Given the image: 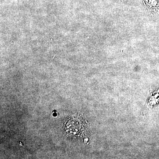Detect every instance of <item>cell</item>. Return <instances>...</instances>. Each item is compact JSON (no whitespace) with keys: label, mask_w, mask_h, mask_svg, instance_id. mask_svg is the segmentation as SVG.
<instances>
[{"label":"cell","mask_w":159,"mask_h":159,"mask_svg":"<svg viewBox=\"0 0 159 159\" xmlns=\"http://www.w3.org/2000/svg\"><path fill=\"white\" fill-rule=\"evenodd\" d=\"M145 5L147 8L154 14L159 12V2L157 0H144Z\"/></svg>","instance_id":"cell-1"}]
</instances>
